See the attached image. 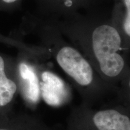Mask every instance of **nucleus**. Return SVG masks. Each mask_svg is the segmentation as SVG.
Masks as SVG:
<instances>
[{"label":"nucleus","instance_id":"nucleus-9","mask_svg":"<svg viewBox=\"0 0 130 130\" xmlns=\"http://www.w3.org/2000/svg\"><path fill=\"white\" fill-rule=\"evenodd\" d=\"M8 115L7 113H6L4 110H2V108L0 107V124L5 122L7 121L9 119V117L8 116Z\"/></svg>","mask_w":130,"mask_h":130},{"label":"nucleus","instance_id":"nucleus-3","mask_svg":"<svg viewBox=\"0 0 130 130\" xmlns=\"http://www.w3.org/2000/svg\"><path fill=\"white\" fill-rule=\"evenodd\" d=\"M39 16L56 21L93 9L94 0H35Z\"/></svg>","mask_w":130,"mask_h":130},{"label":"nucleus","instance_id":"nucleus-5","mask_svg":"<svg viewBox=\"0 0 130 130\" xmlns=\"http://www.w3.org/2000/svg\"><path fill=\"white\" fill-rule=\"evenodd\" d=\"M39 78L40 96L47 104L58 107L70 100L69 87L57 75L45 70L39 74Z\"/></svg>","mask_w":130,"mask_h":130},{"label":"nucleus","instance_id":"nucleus-1","mask_svg":"<svg viewBox=\"0 0 130 130\" xmlns=\"http://www.w3.org/2000/svg\"><path fill=\"white\" fill-rule=\"evenodd\" d=\"M93 10L68 18L49 21L80 50L102 80L113 86L127 75L126 53L129 45L111 16L95 13Z\"/></svg>","mask_w":130,"mask_h":130},{"label":"nucleus","instance_id":"nucleus-2","mask_svg":"<svg viewBox=\"0 0 130 130\" xmlns=\"http://www.w3.org/2000/svg\"><path fill=\"white\" fill-rule=\"evenodd\" d=\"M35 24L43 45L42 47L50 51L58 66L84 96L98 93L104 88H110L111 85L102 80L79 50L65 41L54 24L39 17L35 18Z\"/></svg>","mask_w":130,"mask_h":130},{"label":"nucleus","instance_id":"nucleus-10","mask_svg":"<svg viewBox=\"0 0 130 130\" xmlns=\"http://www.w3.org/2000/svg\"><path fill=\"white\" fill-rule=\"evenodd\" d=\"M19 0H0L3 4L6 5V6H12V5L15 4L17 3Z\"/></svg>","mask_w":130,"mask_h":130},{"label":"nucleus","instance_id":"nucleus-6","mask_svg":"<svg viewBox=\"0 0 130 130\" xmlns=\"http://www.w3.org/2000/svg\"><path fill=\"white\" fill-rule=\"evenodd\" d=\"M92 123L97 130H130L128 112L121 107L90 110Z\"/></svg>","mask_w":130,"mask_h":130},{"label":"nucleus","instance_id":"nucleus-8","mask_svg":"<svg viewBox=\"0 0 130 130\" xmlns=\"http://www.w3.org/2000/svg\"><path fill=\"white\" fill-rule=\"evenodd\" d=\"M111 18L113 22L120 31L125 40L129 45L130 38V0H115Z\"/></svg>","mask_w":130,"mask_h":130},{"label":"nucleus","instance_id":"nucleus-7","mask_svg":"<svg viewBox=\"0 0 130 130\" xmlns=\"http://www.w3.org/2000/svg\"><path fill=\"white\" fill-rule=\"evenodd\" d=\"M18 87L16 78H13L8 74L6 62L0 55V107L10 113V109L13 101Z\"/></svg>","mask_w":130,"mask_h":130},{"label":"nucleus","instance_id":"nucleus-4","mask_svg":"<svg viewBox=\"0 0 130 130\" xmlns=\"http://www.w3.org/2000/svg\"><path fill=\"white\" fill-rule=\"evenodd\" d=\"M16 79L25 103L31 108L35 107L41 98L39 74L36 68L25 58L19 59L16 65Z\"/></svg>","mask_w":130,"mask_h":130}]
</instances>
